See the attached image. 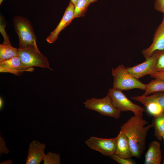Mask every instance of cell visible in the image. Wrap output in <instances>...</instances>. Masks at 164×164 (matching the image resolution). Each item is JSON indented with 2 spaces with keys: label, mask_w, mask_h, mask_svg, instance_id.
<instances>
[{
  "label": "cell",
  "mask_w": 164,
  "mask_h": 164,
  "mask_svg": "<svg viewBox=\"0 0 164 164\" xmlns=\"http://www.w3.org/2000/svg\"><path fill=\"white\" fill-rule=\"evenodd\" d=\"M84 104L86 108L96 111L102 115L117 119L120 117L121 111L114 106L107 95L102 98L93 97L87 100Z\"/></svg>",
  "instance_id": "6"
},
{
  "label": "cell",
  "mask_w": 164,
  "mask_h": 164,
  "mask_svg": "<svg viewBox=\"0 0 164 164\" xmlns=\"http://www.w3.org/2000/svg\"><path fill=\"white\" fill-rule=\"evenodd\" d=\"M164 50V14L161 24L156 29L154 34L152 42L148 48L142 51L145 59L151 56L156 50Z\"/></svg>",
  "instance_id": "10"
},
{
  "label": "cell",
  "mask_w": 164,
  "mask_h": 164,
  "mask_svg": "<svg viewBox=\"0 0 164 164\" xmlns=\"http://www.w3.org/2000/svg\"><path fill=\"white\" fill-rule=\"evenodd\" d=\"M18 48L11 44L3 43L0 44V61L12 57L18 56Z\"/></svg>",
  "instance_id": "18"
},
{
  "label": "cell",
  "mask_w": 164,
  "mask_h": 164,
  "mask_svg": "<svg viewBox=\"0 0 164 164\" xmlns=\"http://www.w3.org/2000/svg\"><path fill=\"white\" fill-rule=\"evenodd\" d=\"M148 122L135 116L131 117L121 127V130L127 137L133 156L140 158L144 151L148 131L152 124L145 125Z\"/></svg>",
  "instance_id": "1"
},
{
  "label": "cell",
  "mask_w": 164,
  "mask_h": 164,
  "mask_svg": "<svg viewBox=\"0 0 164 164\" xmlns=\"http://www.w3.org/2000/svg\"><path fill=\"white\" fill-rule=\"evenodd\" d=\"M115 154L123 158H130L133 156L128 139L120 131L116 137V148Z\"/></svg>",
  "instance_id": "13"
},
{
  "label": "cell",
  "mask_w": 164,
  "mask_h": 164,
  "mask_svg": "<svg viewBox=\"0 0 164 164\" xmlns=\"http://www.w3.org/2000/svg\"><path fill=\"white\" fill-rule=\"evenodd\" d=\"M131 98L141 103L146 106L149 104L154 102L161 106L164 109V92L155 93L149 96H132Z\"/></svg>",
  "instance_id": "15"
},
{
  "label": "cell",
  "mask_w": 164,
  "mask_h": 164,
  "mask_svg": "<svg viewBox=\"0 0 164 164\" xmlns=\"http://www.w3.org/2000/svg\"><path fill=\"white\" fill-rule=\"evenodd\" d=\"M46 144L38 141L33 140L30 144L28 150L26 164H39L45 155Z\"/></svg>",
  "instance_id": "12"
},
{
  "label": "cell",
  "mask_w": 164,
  "mask_h": 164,
  "mask_svg": "<svg viewBox=\"0 0 164 164\" xmlns=\"http://www.w3.org/2000/svg\"><path fill=\"white\" fill-rule=\"evenodd\" d=\"M3 101L2 100V98L0 97V108L1 110V109H2V108L3 107Z\"/></svg>",
  "instance_id": "27"
},
{
  "label": "cell",
  "mask_w": 164,
  "mask_h": 164,
  "mask_svg": "<svg viewBox=\"0 0 164 164\" xmlns=\"http://www.w3.org/2000/svg\"><path fill=\"white\" fill-rule=\"evenodd\" d=\"M162 156L160 143L152 141L149 144L148 150L145 155V164H160Z\"/></svg>",
  "instance_id": "14"
},
{
  "label": "cell",
  "mask_w": 164,
  "mask_h": 164,
  "mask_svg": "<svg viewBox=\"0 0 164 164\" xmlns=\"http://www.w3.org/2000/svg\"><path fill=\"white\" fill-rule=\"evenodd\" d=\"M149 75L152 78L164 80V71H155Z\"/></svg>",
  "instance_id": "26"
},
{
  "label": "cell",
  "mask_w": 164,
  "mask_h": 164,
  "mask_svg": "<svg viewBox=\"0 0 164 164\" xmlns=\"http://www.w3.org/2000/svg\"><path fill=\"white\" fill-rule=\"evenodd\" d=\"M154 8L157 11L164 14V0H155Z\"/></svg>",
  "instance_id": "24"
},
{
  "label": "cell",
  "mask_w": 164,
  "mask_h": 164,
  "mask_svg": "<svg viewBox=\"0 0 164 164\" xmlns=\"http://www.w3.org/2000/svg\"><path fill=\"white\" fill-rule=\"evenodd\" d=\"M85 143L90 148L104 155L110 157L115 154L116 137L107 139L92 136L85 141Z\"/></svg>",
  "instance_id": "7"
},
{
  "label": "cell",
  "mask_w": 164,
  "mask_h": 164,
  "mask_svg": "<svg viewBox=\"0 0 164 164\" xmlns=\"http://www.w3.org/2000/svg\"><path fill=\"white\" fill-rule=\"evenodd\" d=\"M162 138L163 139L164 142V135L162 136ZM163 164H164V158L163 161Z\"/></svg>",
  "instance_id": "30"
},
{
  "label": "cell",
  "mask_w": 164,
  "mask_h": 164,
  "mask_svg": "<svg viewBox=\"0 0 164 164\" xmlns=\"http://www.w3.org/2000/svg\"><path fill=\"white\" fill-rule=\"evenodd\" d=\"M145 92L142 95L147 96L152 93L164 92V80L155 79L146 84Z\"/></svg>",
  "instance_id": "17"
},
{
  "label": "cell",
  "mask_w": 164,
  "mask_h": 164,
  "mask_svg": "<svg viewBox=\"0 0 164 164\" xmlns=\"http://www.w3.org/2000/svg\"><path fill=\"white\" fill-rule=\"evenodd\" d=\"M155 71H164V50L157 51Z\"/></svg>",
  "instance_id": "22"
},
{
  "label": "cell",
  "mask_w": 164,
  "mask_h": 164,
  "mask_svg": "<svg viewBox=\"0 0 164 164\" xmlns=\"http://www.w3.org/2000/svg\"><path fill=\"white\" fill-rule=\"evenodd\" d=\"M107 95L114 106L121 111H131L135 116L143 118L145 108L133 103L123 93L122 91L112 87L109 89Z\"/></svg>",
  "instance_id": "4"
},
{
  "label": "cell",
  "mask_w": 164,
  "mask_h": 164,
  "mask_svg": "<svg viewBox=\"0 0 164 164\" xmlns=\"http://www.w3.org/2000/svg\"><path fill=\"white\" fill-rule=\"evenodd\" d=\"M147 112L153 116L164 113V109L159 104L154 102L151 103L145 106Z\"/></svg>",
  "instance_id": "21"
},
{
  "label": "cell",
  "mask_w": 164,
  "mask_h": 164,
  "mask_svg": "<svg viewBox=\"0 0 164 164\" xmlns=\"http://www.w3.org/2000/svg\"><path fill=\"white\" fill-rule=\"evenodd\" d=\"M111 73L113 77L114 88L121 91L135 88L145 90L146 84L132 76L123 65H119L115 69L112 68Z\"/></svg>",
  "instance_id": "3"
},
{
  "label": "cell",
  "mask_w": 164,
  "mask_h": 164,
  "mask_svg": "<svg viewBox=\"0 0 164 164\" xmlns=\"http://www.w3.org/2000/svg\"><path fill=\"white\" fill-rule=\"evenodd\" d=\"M110 157L114 160L120 164H134L135 162L130 158L120 157L114 154Z\"/></svg>",
  "instance_id": "23"
},
{
  "label": "cell",
  "mask_w": 164,
  "mask_h": 164,
  "mask_svg": "<svg viewBox=\"0 0 164 164\" xmlns=\"http://www.w3.org/2000/svg\"><path fill=\"white\" fill-rule=\"evenodd\" d=\"M18 49V56L25 67H37L53 70L50 67L47 58L40 52L37 45Z\"/></svg>",
  "instance_id": "5"
},
{
  "label": "cell",
  "mask_w": 164,
  "mask_h": 164,
  "mask_svg": "<svg viewBox=\"0 0 164 164\" xmlns=\"http://www.w3.org/2000/svg\"><path fill=\"white\" fill-rule=\"evenodd\" d=\"M43 160L44 164H60L61 163L60 154L49 152L45 154Z\"/></svg>",
  "instance_id": "20"
},
{
  "label": "cell",
  "mask_w": 164,
  "mask_h": 164,
  "mask_svg": "<svg viewBox=\"0 0 164 164\" xmlns=\"http://www.w3.org/2000/svg\"><path fill=\"white\" fill-rule=\"evenodd\" d=\"M3 0H0V5H1Z\"/></svg>",
  "instance_id": "31"
},
{
  "label": "cell",
  "mask_w": 164,
  "mask_h": 164,
  "mask_svg": "<svg viewBox=\"0 0 164 164\" xmlns=\"http://www.w3.org/2000/svg\"><path fill=\"white\" fill-rule=\"evenodd\" d=\"M77 0H70V2L74 5Z\"/></svg>",
  "instance_id": "28"
},
{
  "label": "cell",
  "mask_w": 164,
  "mask_h": 164,
  "mask_svg": "<svg viewBox=\"0 0 164 164\" xmlns=\"http://www.w3.org/2000/svg\"><path fill=\"white\" fill-rule=\"evenodd\" d=\"M157 51H155L144 62L132 67H127L128 71L132 76L138 79L153 73L155 71Z\"/></svg>",
  "instance_id": "8"
},
{
  "label": "cell",
  "mask_w": 164,
  "mask_h": 164,
  "mask_svg": "<svg viewBox=\"0 0 164 164\" xmlns=\"http://www.w3.org/2000/svg\"><path fill=\"white\" fill-rule=\"evenodd\" d=\"M90 3L88 0H78L74 5L73 20L75 18L84 16Z\"/></svg>",
  "instance_id": "19"
},
{
  "label": "cell",
  "mask_w": 164,
  "mask_h": 164,
  "mask_svg": "<svg viewBox=\"0 0 164 164\" xmlns=\"http://www.w3.org/2000/svg\"><path fill=\"white\" fill-rule=\"evenodd\" d=\"M0 156L3 154H8L9 151L6 146L5 140L1 136H0Z\"/></svg>",
  "instance_id": "25"
},
{
  "label": "cell",
  "mask_w": 164,
  "mask_h": 164,
  "mask_svg": "<svg viewBox=\"0 0 164 164\" xmlns=\"http://www.w3.org/2000/svg\"><path fill=\"white\" fill-rule=\"evenodd\" d=\"M152 124L154 128V135L159 140H161L164 135V113L153 116Z\"/></svg>",
  "instance_id": "16"
},
{
  "label": "cell",
  "mask_w": 164,
  "mask_h": 164,
  "mask_svg": "<svg viewBox=\"0 0 164 164\" xmlns=\"http://www.w3.org/2000/svg\"><path fill=\"white\" fill-rule=\"evenodd\" d=\"M90 3H93L94 2H97V0H88Z\"/></svg>",
  "instance_id": "29"
},
{
  "label": "cell",
  "mask_w": 164,
  "mask_h": 164,
  "mask_svg": "<svg viewBox=\"0 0 164 164\" xmlns=\"http://www.w3.org/2000/svg\"><path fill=\"white\" fill-rule=\"evenodd\" d=\"M74 9V5L70 2L59 24L46 38V40L48 43H52L55 42L60 32L71 23L73 20Z\"/></svg>",
  "instance_id": "11"
},
{
  "label": "cell",
  "mask_w": 164,
  "mask_h": 164,
  "mask_svg": "<svg viewBox=\"0 0 164 164\" xmlns=\"http://www.w3.org/2000/svg\"><path fill=\"white\" fill-rule=\"evenodd\" d=\"M34 70L33 67H25L18 56L0 61L1 73H9L19 76L24 72H32Z\"/></svg>",
  "instance_id": "9"
},
{
  "label": "cell",
  "mask_w": 164,
  "mask_h": 164,
  "mask_svg": "<svg viewBox=\"0 0 164 164\" xmlns=\"http://www.w3.org/2000/svg\"><path fill=\"white\" fill-rule=\"evenodd\" d=\"M13 23L18 37L19 48L37 46L36 37L33 27L28 19L17 15L13 18Z\"/></svg>",
  "instance_id": "2"
}]
</instances>
